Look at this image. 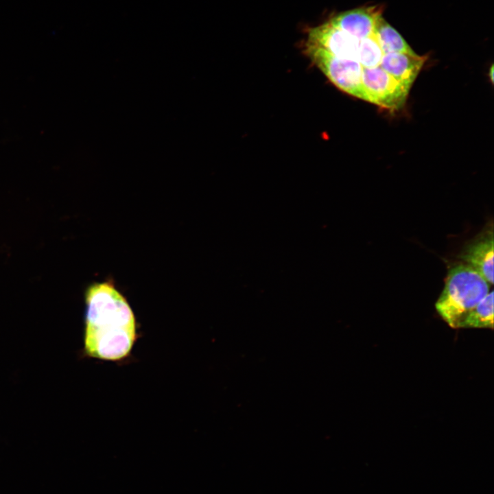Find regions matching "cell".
I'll return each mask as SVG.
<instances>
[{"instance_id":"277c9868","label":"cell","mask_w":494,"mask_h":494,"mask_svg":"<svg viewBox=\"0 0 494 494\" xmlns=\"http://www.w3.org/2000/svg\"><path fill=\"white\" fill-rule=\"evenodd\" d=\"M362 81L366 101L390 110H399L405 104L410 89L380 66L363 68Z\"/></svg>"},{"instance_id":"8992f818","label":"cell","mask_w":494,"mask_h":494,"mask_svg":"<svg viewBox=\"0 0 494 494\" xmlns=\"http://www.w3.org/2000/svg\"><path fill=\"white\" fill-rule=\"evenodd\" d=\"M480 274L491 285L493 284V228L482 233L469 242L458 256Z\"/></svg>"},{"instance_id":"8fae6325","label":"cell","mask_w":494,"mask_h":494,"mask_svg":"<svg viewBox=\"0 0 494 494\" xmlns=\"http://www.w3.org/2000/svg\"><path fill=\"white\" fill-rule=\"evenodd\" d=\"M384 54L374 35L359 40L356 60L363 68L379 66Z\"/></svg>"},{"instance_id":"30bf717a","label":"cell","mask_w":494,"mask_h":494,"mask_svg":"<svg viewBox=\"0 0 494 494\" xmlns=\"http://www.w3.org/2000/svg\"><path fill=\"white\" fill-rule=\"evenodd\" d=\"M460 328L493 329V291L491 290L462 320Z\"/></svg>"},{"instance_id":"ba28073f","label":"cell","mask_w":494,"mask_h":494,"mask_svg":"<svg viewBox=\"0 0 494 494\" xmlns=\"http://www.w3.org/2000/svg\"><path fill=\"white\" fill-rule=\"evenodd\" d=\"M427 56L414 54H384L379 66L396 80L410 89Z\"/></svg>"},{"instance_id":"9c48e42d","label":"cell","mask_w":494,"mask_h":494,"mask_svg":"<svg viewBox=\"0 0 494 494\" xmlns=\"http://www.w3.org/2000/svg\"><path fill=\"white\" fill-rule=\"evenodd\" d=\"M379 43L384 54L415 52L409 46L402 36L382 16L379 19L373 34Z\"/></svg>"},{"instance_id":"5b68a950","label":"cell","mask_w":494,"mask_h":494,"mask_svg":"<svg viewBox=\"0 0 494 494\" xmlns=\"http://www.w3.org/2000/svg\"><path fill=\"white\" fill-rule=\"evenodd\" d=\"M359 40L328 21L309 31L306 45L339 58L356 60Z\"/></svg>"},{"instance_id":"7c38bea8","label":"cell","mask_w":494,"mask_h":494,"mask_svg":"<svg viewBox=\"0 0 494 494\" xmlns=\"http://www.w3.org/2000/svg\"><path fill=\"white\" fill-rule=\"evenodd\" d=\"M493 72H494V71H493V66H492V67H491L490 72H489V77H490V78H491V82H493V77H494V76H493Z\"/></svg>"},{"instance_id":"52a82bcc","label":"cell","mask_w":494,"mask_h":494,"mask_svg":"<svg viewBox=\"0 0 494 494\" xmlns=\"http://www.w3.org/2000/svg\"><path fill=\"white\" fill-rule=\"evenodd\" d=\"M382 8L370 6L342 12L329 21L333 25L351 36L362 40L374 34Z\"/></svg>"},{"instance_id":"6da1fadb","label":"cell","mask_w":494,"mask_h":494,"mask_svg":"<svg viewBox=\"0 0 494 494\" xmlns=\"http://www.w3.org/2000/svg\"><path fill=\"white\" fill-rule=\"evenodd\" d=\"M85 296L86 354L108 361L126 357L137 339V325L126 298L107 282L91 285Z\"/></svg>"},{"instance_id":"7a4b0ae2","label":"cell","mask_w":494,"mask_h":494,"mask_svg":"<svg viewBox=\"0 0 494 494\" xmlns=\"http://www.w3.org/2000/svg\"><path fill=\"white\" fill-rule=\"evenodd\" d=\"M491 284L464 263L451 267L435 307L452 328H460L466 316L491 291Z\"/></svg>"},{"instance_id":"3957f363","label":"cell","mask_w":494,"mask_h":494,"mask_svg":"<svg viewBox=\"0 0 494 494\" xmlns=\"http://www.w3.org/2000/svg\"><path fill=\"white\" fill-rule=\"evenodd\" d=\"M306 51L336 87L351 95L366 100L362 81L363 67L357 60L339 58L320 48L307 45Z\"/></svg>"}]
</instances>
